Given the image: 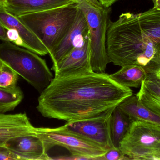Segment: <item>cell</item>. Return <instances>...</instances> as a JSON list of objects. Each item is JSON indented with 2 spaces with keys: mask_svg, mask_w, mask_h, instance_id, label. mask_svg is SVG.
I'll use <instances>...</instances> for the list:
<instances>
[{
  "mask_svg": "<svg viewBox=\"0 0 160 160\" xmlns=\"http://www.w3.org/2000/svg\"><path fill=\"white\" fill-rule=\"evenodd\" d=\"M147 78L155 82L160 86V66H150L146 68Z\"/></svg>",
  "mask_w": 160,
  "mask_h": 160,
  "instance_id": "obj_23",
  "label": "cell"
},
{
  "mask_svg": "<svg viewBox=\"0 0 160 160\" xmlns=\"http://www.w3.org/2000/svg\"><path fill=\"white\" fill-rule=\"evenodd\" d=\"M76 3L70 0H6L4 7L8 13L18 17Z\"/></svg>",
  "mask_w": 160,
  "mask_h": 160,
  "instance_id": "obj_14",
  "label": "cell"
},
{
  "mask_svg": "<svg viewBox=\"0 0 160 160\" xmlns=\"http://www.w3.org/2000/svg\"><path fill=\"white\" fill-rule=\"evenodd\" d=\"M35 127L25 113L6 114L0 113V148L9 139L35 132Z\"/></svg>",
  "mask_w": 160,
  "mask_h": 160,
  "instance_id": "obj_13",
  "label": "cell"
},
{
  "mask_svg": "<svg viewBox=\"0 0 160 160\" xmlns=\"http://www.w3.org/2000/svg\"><path fill=\"white\" fill-rule=\"evenodd\" d=\"M85 1L96 7L101 8L103 7L98 0H85Z\"/></svg>",
  "mask_w": 160,
  "mask_h": 160,
  "instance_id": "obj_27",
  "label": "cell"
},
{
  "mask_svg": "<svg viewBox=\"0 0 160 160\" xmlns=\"http://www.w3.org/2000/svg\"><path fill=\"white\" fill-rule=\"evenodd\" d=\"M18 80V74L3 63L0 70V87L15 88L17 86Z\"/></svg>",
  "mask_w": 160,
  "mask_h": 160,
  "instance_id": "obj_21",
  "label": "cell"
},
{
  "mask_svg": "<svg viewBox=\"0 0 160 160\" xmlns=\"http://www.w3.org/2000/svg\"><path fill=\"white\" fill-rule=\"evenodd\" d=\"M131 122L129 117L118 106L114 108L110 121L111 138L114 147L119 148L120 142L125 137Z\"/></svg>",
  "mask_w": 160,
  "mask_h": 160,
  "instance_id": "obj_19",
  "label": "cell"
},
{
  "mask_svg": "<svg viewBox=\"0 0 160 160\" xmlns=\"http://www.w3.org/2000/svg\"><path fill=\"white\" fill-rule=\"evenodd\" d=\"M54 78H64L93 72L90 63L88 35L78 40L74 49L62 59L52 65Z\"/></svg>",
  "mask_w": 160,
  "mask_h": 160,
  "instance_id": "obj_9",
  "label": "cell"
},
{
  "mask_svg": "<svg viewBox=\"0 0 160 160\" xmlns=\"http://www.w3.org/2000/svg\"><path fill=\"white\" fill-rule=\"evenodd\" d=\"M70 1H74V2H77V3H79L81 0H70Z\"/></svg>",
  "mask_w": 160,
  "mask_h": 160,
  "instance_id": "obj_31",
  "label": "cell"
},
{
  "mask_svg": "<svg viewBox=\"0 0 160 160\" xmlns=\"http://www.w3.org/2000/svg\"><path fill=\"white\" fill-rule=\"evenodd\" d=\"M143 30L155 44L157 53L153 65L160 66V10L153 7L138 14Z\"/></svg>",
  "mask_w": 160,
  "mask_h": 160,
  "instance_id": "obj_15",
  "label": "cell"
},
{
  "mask_svg": "<svg viewBox=\"0 0 160 160\" xmlns=\"http://www.w3.org/2000/svg\"><path fill=\"white\" fill-rule=\"evenodd\" d=\"M3 64V63L0 60V70H1V68H2V66Z\"/></svg>",
  "mask_w": 160,
  "mask_h": 160,
  "instance_id": "obj_30",
  "label": "cell"
},
{
  "mask_svg": "<svg viewBox=\"0 0 160 160\" xmlns=\"http://www.w3.org/2000/svg\"><path fill=\"white\" fill-rule=\"evenodd\" d=\"M133 95L105 72L54 78L41 93L37 109L42 116L67 122L90 118L112 110Z\"/></svg>",
  "mask_w": 160,
  "mask_h": 160,
  "instance_id": "obj_1",
  "label": "cell"
},
{
  "mask_svg": "<svg viewBox=\"0 0 160 160\" xmlns=\"http://www.w3.org/2000/svg\"><path fill=\"white\" fill-rule=\"evenodd\" d=\"M119 148L129 160H160V126L132 121Z\"/></svg>",
  "mask_w": 160,
  "mask_h": 160,
  "instance_id": "obj_6",
  "label": "cell"
},
{
  "mask_svg": "<svg viewBox=\"0 0 160 160\" xmlns=\"http://www.w3.org/2000/svg\"><path fill=\"white\" fill-rule=\"evenodd\" d=\"M0 20L7 29L16 30L23 41L25 49L44 56L49 52L34 34L18 17L8 13L3 6L0 5Z\"/></svg>",
  "mask_w": 160,
  "mask_h": 160,
  "instance_id": "obj_11",
  "label": "cell"
},
{
  "mask_svg": "<svg viewBox=\"0 0 160 160\" xmlns=\"http://www.w3.org/2000/svg\"><path fill=\"white\" fill-rule=\"evenodd\" d=\"M6 1V0H0V5L4 6L5 4Z\"/></svg>",
  "mask_w": 160,
  "mask_h": 160,
  "instance_id": "obj_29",
  "label": "cell"
},
{
  "mask_svg": "<svg viewBox=\"0 0 160 160\" xmlns=\"http://www.w3.org/2000/svg\"><path fill=\"white\" fill-rule=\"evenodd\" d=\"M78 6L86 18L90 40V63L93 71L105 72L110 62L106 51V33L111 8H98L85 0H81Z\"/></svg>",
  "mask_w": 160,
  "mask_h": 160,
  "instance_id": "obj_5",
  "label": "cell"
},
{
  "mask_svg": "<svg viewBox=\"0 0 160 160\" xmlns=\"http://www.w3.org/2000/svg\"><path fill=\"white\" fill-rule=\"evenodd\" d=\"M114 109L90 118L67 122L62 127L108 151L114 147L110 130L111 115Z\"/></svg>",
  "mask_w": 160,
  "mask_h": 160,
  "instance_id": "obj_8",
  "label": "cell"
},
{
  "mask_svg": "<svg viewBox=\"0 0 160 160\" xmlns=\"http://www.w3.org/2000/svg\"></svg>",
  "mask_w": 160,
  "mask_h": 160,
  "instance_id": "obj_32",
  "label": "cell"
},
{
  "mask_svg": "<svg viewBox=\"0 0 160 160\" xmlns=\"http://www.w3.org/2000/svg\"><path fill=\"white\" fill-rule=\"evenodd\" d=\"M138 100L160 117V86L148 78L143 80L139 92L135 94Z\"/></svg>",
  "mask_w": 160,
  "mask_h": 160,
  "instance_id": "obj_18",
  "label": "cell"
},
{
  "mask_svg": "<svg viewBox=\"0 0 160 160\" xmlns=\"http://www.w3.org/2000/svg\"><path fill=\"white\" fill-rule=\"evenodd\" d=\"M106 46L110 62L121 67L136 64L145 68L153 65L157 53L138 14L130 12L122 13L115 21L109 20Z\"/></svg>",
  "mask_w": 160,
  "mask_h": 160,
  "instance_id": "obj_2",
  "label": "cell"
},
{
  "mask_svg": "<svg viewBox=\"0 0 160 160\" xmlns=\"http://www.w3.org/2000/svg\"><path fill=\"white\" fill-rule=\"evenodd\" d=\"M118 106L132 121L141 120L160 126V117L142 104L135 95L127 98Z\"/></svg>",
  "mask_w": 160,
  "mask_h": 160,
  "instance_id": "obj_16",
  "label": "cell"
},
{
  "mask_svg": "<svg viewBox=\"0 0 160 160\" xmlns=\"http://www.w3.org/2000/svg\"><path fill=\"white\" fill-rule=\"evenodd\" d=\"M36 134L42 139L46 151L56 146L68 149L71 155L84 160H98L106 150L87 139L68 131L62 126L56 128H36Z\"/></svg>",
  "mask_w": 160,
  "mask_h": 160,
  "instance_id": "obj_7",
  "label": "cell"
},
{
  "mask_svg": "<svg viewBox=\"0 0 160 160\" xmlns=\"http://www.w3.org/2000/svg\"><path fill=\"white\" fill-rule=\"evenodd\" d=\"M23 92L19 87L14 88L0 87V113L13 111L23 99Z\"/></svg>",
  "mask_w": 160,
  "mask_h": 160,
  "instance_id": "obj_20",
  "label": "cell"
},
{
  "mask_svg": "<svg viewBox=\"0 0 160 160\" xmlns=\"http://www.w3.org/2000/svg\"><path fill=\"white\" fill-rule=\"evenodd\" d=\"M88 35L86 18L79 8L76 20L68 33L56 48L49 54L53 64L62 59L76 46L78 39Z\"/></svg>",
  "mask_w": 160,
  "mask_h": 160,
  "instance_id": "obj_12",
  "label": "cell"
},
{
  "mask_svg": "<svg viewBox=\"0 0 160 160\" xmlns=\"http://www.w3.org/2000/svg\"><path fill=\"white\" fill-rule=\"evenodd\" d=\"M129 160L120 148L113 147L106 151V153L99 157L98 160Z\"/></svg>",
  "mask_w": 160,
  "mask_h": 160,
  "instance_id": "obj_22",
  "label": "cell"
},
{
  "mask_svg": "<svg viewBox=\"0 0 160 160\" xmlns=\"http://www.w3.org/2000/svg\"><path fill=\"white\" fill-rule=\"evenodd\" d=\"M147 72L145 68L139 65H127L115 73L110 74L112 79L125 87H140L143 80L146 78Z\"/></svg>",
  "mask_w": 160,
  "mask_h": 160,
  "instance_id": "obj_17",
  "label": "cell"
},
{
  "mask_svg": "<svg viewBox=\"0 0 160 160\" xmlns=\"http://www.w3.org/2000/svg\"><path fill=\"white\" fill-rule=\"evenodd\" d=\"M4 148L16 154L22 160H51L42 139L35 132L9 139Z\"/></svg>",
  "mask_w": 160,
  "mask_h": 160,
  "instance_id": "obj_10",
  "label": "cell"
},
{
  "mask_svg": "<svg viewBox=\"0 0 160 160\" xmlns=\"http://www.w3.org/2000/svg\"><path fill=\"white\" fill-rule=\"evenodd\" d=\"M154 3V7L160 10V0H152Z\"/></svg>",
  "mask_w": 160,
  "mask_h": 160,
  "instance_id": "obj_28",
  "label": "cell"
},
{
  "mask_svg": "<svg viewBox=\"0 0 160 160\" xmlns=\"http://www.w3.org/2000/svg\"><path fill=\"white\" fill-rule=\"evenodd\" d=\"M78 3L18 18L38 38L49 54L73 26L78 11Z\"/></svg>",
  "mask_w": 160,
  "mask_h": 160,
  "instance_id": "obj_3",
  "label": "cell"
},
{
  "mask_svg": "<svg viewBox=\"0 0 160 160\" xmlns=\"http://www.w3.org/2000/svg\"><path fill=\"white\" fill-rule=\"evenodd\" d=\"M7 31L8 29L0 20V39L4 41H9L7 36Z\"/></svg>",
  "mask_w": 160,
  "mask_h": 160,
  "instance_id": "obj_25",
  "label": "cell"
},
{
  "mask_svg": "<svg viewBox=\"0 0 160 160\" xmlns=\"http://www.w3.org/2000/svg\"><path fill=\"white\" fill-rule=\"evenodd\" d=\"M0 60L40 93L53 79L45 60L9 41L0 44Z\"/></svg>",
  "mask_w": 160,
  "mask_h": 160,
  "instance_id": "obj_4",
  "label": "cell"
},
{
  "mask_svg": "<svg viewBox=\"0 0 160 160\" xmlns=\"http://www.w3.org/2000/svg\"><path fill=\"white\" fill-rule=\"evenodd\" d=\"M101 4L104 7L110 8L118 0H98Z\"/></svg>",
  "mask_w": 160,
  "mask_h": 160,
  "instance_id": "obj_26",
  "label": "cell"
},
{
  "mask_svg": "<svg viewBox=\"0 0 160 160\" xmlns=\"http://www.w3.org/2000/svg\"><path fill=\"white\" fill-rule=\"evenodd\" d=\"M22 160L18 156L5 148H0V160Z\"/></svg>",
  "mask_w": 160,
  "mask_h": 160,
  "instance_id": "obj_24",
  "label": "cell"
}]
</instances>
